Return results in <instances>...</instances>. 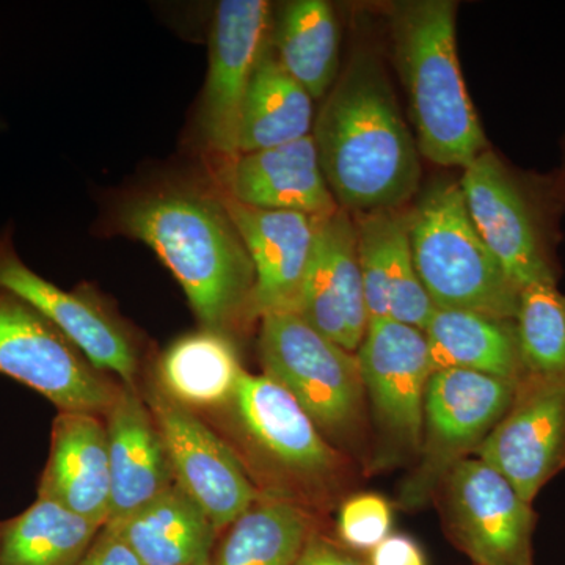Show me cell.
Here are the masks:
<instances>
[{
	"instance_id": "27",
	"label": "cell",
	"mask_w": 565,
	"mask_h": 565,
	"mask_svg": "<svg viewBox=\"0 0 565 565\" xmlns=\"http://www.w3.org/2000/svg\"><path fill=\"white\" fill-rule=\"evenodd\" d=\"M102 526L63 505L36 498L0 525V565H77Z\"/></svg>"
},
{
	"instance_id": "6",
	"label": "cell",
	"mask_w": 565,
	"mask_h": 565,
	"mask_svg": "<svg viewBox=\"0 0 565 565\" xmlns=\"http://www.w3.org/2000/svg\"><path fill=\"white\" fill-rule=\"evenodd\" d=\"M264 375L282 386L323 437L345 441L362 424L364 386L356 355L316 330L296 311L262 318Z\"/></svg>"
},
{
	"instance_id": "3",
	"label": "cell",
	"mask_w": 565,
	"mask_h": 565,
	"mask_svg": "<svg viewBox=\"0 0 565 565\" xmlns=\"http://www.w3.org/2000/svg\"><path fill=\"white\" fill-rule=\"evenodd\" d=\"M456 13L452 0L396 2L390 31L419 154L435 166L465 169L489 150V141L457 58Z\"/></svg>"
},
{
	"instance_id": "16",
	"label": "cell",
	"mask_w": 565,
	"mask_h": 565,
	"mask_svg": "<svg viewBox=\"0 0 565 565\" xmlns=\"http://www.w3.org/2000/svg\"><path fill=\"white\" fill-rule=\"evenodd\" d=\"M296 313L345 351H359L370 318L351 212L319 218Z\"/></svg>"
},
{
	"instance_id": "31",
	"label": "cell",
	"mask_w": 565,
	"mask_h": 565,
	"mask_svg": "<svg viewBox=\"0 0 565 565\" xmlns=\"http://www.w3.org/2000/svg\"><path fill=\"white\" fill-rule=\"evenodd\" d=\"M77 565H143L114 527L103 526Z\"/></svg>"
},
{
	"instance_id": "35",
	"label": "cell",
	"mask_w": 565,
	"mask_h": 565,
	"mask_svg": "<svg viewBox=\"0 0 565 565\" xmlns=\"http://www.w3.org/2000/svg\"><path fill=\"white\" fill-rule=\"evenodd\" d=\"M3 128V120H2V117H0V129Z\"/></svg>"
},
{
	"instance_id": "21",
	"label": "cell",
	"mask_w": 565,
	"mask_h": 565,
	"mask_svg": "<svg viewBox=\"0 0 565 565\" xmlns=\"http://www.w3.org/2000/svg\"><path fill=\"white\" fill-rule=\"evenodd\" d=\"M114 527L143 565H212L218 531L174 482Z\"/></svg>"
},
{
	"instance_id": "19",
	"label": "cell",
	"mask_w": 565,
	"mask_h": 565,
	"mask_svg": "<svg viewBox=\"0 0 565 565\" xmlns=\"http://www.w3.org/2000/svg\"><path fill=\"white\" fill-rule=\"evenodd\" d=\"M110 514L117 525L174 484L166 445L150 407L136 386H120L106 414Z\"/></svg>"
},
{
	"instance_id": "30",
	"label": "cell",
	"mask_w": 565,
	"mask_h": 565,
	"mask_svg": "<svg viewBox=\"0 0 565 565\" xmlns=\"http://www.w3.org/2000/svg\"><path fill=\"white\" fill-rule=\"evenodd\" d=\"M392 531V505L381 494L349 498L340 511L338 533L348 548L374 550Z\"/></svg>"
},
{
	"instance_id": "2",
	"label": "cell",
	"mask_w": 565,
	"mask_h": 565,
	"mask_svg": "<svg viewBox=\"0 0 565 565\" xmlns=\"http://www.w3.org/2000/svg\"><path fill=\"white\" fill-rule=\"evenodd\" d=\"M311 137L341 210L353 215L403 210L418 192V145L374 55L352 58L327 93Z\"/></svg>"
},
{
	"instance_id": "11",
	"label": "cell",
	"mask_w": 565,
	"mask_h": 565,
	"mask_svg": "<svg viewBox=\"0 0 565 565\" xmlns=\"http://www.w3.org/2000/svg\"><path fill=\"white\" fill-rule=\"evenodd\" d=\"M444 486L449 534L476 565H534L533 503L500 471L481 459H463Z\"/></svg>"
},
{
	"instance_id": "10",
	"label": "cell",
	"mask_w": 565,
	"mask_h": 565,
	"mask_svg": "<svg viewBox=\"0 0 565 565\" xmlns=\"http://www.w3.org/2000/svg\"><path fill=\"white\" fill-rule=\"evenodd\" d=\"M269 40V2H218L210 35V66L196 114L200 141L218 162L239 154L245 95Z\"/></svg>"
},
{
	"instance_id": "29",
	"label": "cell",
	"mask_w": 565,
	"mask_h": 565,
	"mask_svg": "<svg viewBox=\"0 0 565 565\" xmlns=\"http://www.w3.org/2000/svg\"><path fill=\"white\" fill-rule=\"evenodd\" d=\"M385 296L388 319L426 330L435 311L418 273H416L411 239H408L407 211L401 212L393 230L385 269Z\"/></svg>"
},
{
	"instance_id": "13",
	"label": "cell",
	"mask_w": 565,
	"mask_h": 565,
	"mask_svg": "<svg viewBox=\"0 0 565 565\" xmlns=\"http://www.w3.org/2000/svg\"><path fill=\"white\" fill-rule=\"evenodd\" d=\"M148 407L166 445L174 482L203 509L218 533L232 526L259 500L239 457L191 408L161 388L148 394Z\"/></svg>"
},
{
	"instance_id": "7",
	"label": "cell",
	"mask_w": 565,
	"mask_h": 565,
	"mask_svg": "<svg viewBox=\"0 0 565 565\" xmlns=\"http://www.w3.org/2000/svg\"><path fill=\"white\" fill-rule=\"evenodd\" d=\"M356 360L377 435L375 467L418 457L424 399L434 374L426 334L393 319H373Z\"/></svg>"
},
{
	"instance_id": "26",
	"label": "cell",
	"mask_w": 565,
	"mask_h": 565,
	"mask_svg": "<svg viewBox=\"0 0 565 565\" xmlns=\"http://www.w3.org/2000/svg\"><path fill=\"white\" fill-rule=\"evenodd\" d=\"M226 530L212 565H292L316 533L313 515L280 494L259 498Z\"/></svg>"
},
{
	"instance_id": "28",
	"label": "cell",
	"mask_w": 565,
	"mask_h": 565,
	"mask_svg": "<svg viewBox=\"0 0 565 565\" xmlns=\"http://www.w3.org/2000/svg\"><path fill=\"white\" fill-rule=\"evenodd\" d=\"M515 330L523 375L565 381V294L556 285L523 288Z\"/></svg>"
},
{
	"instance_id": "25",
	"label": "cell",
	"mask_w": 565,
	"mask_h": 565,
	"mask_svg": "<svg viewBox=\"0 0 565 565\" xmlns=\"http://www.w3.org/2000/svg\"><path fill=\"white\" fill-rule=\"evenodd\" d=\"M274 32L270 44L282 68L311 98H323L340 66V29L332 6L323 0L286 3Z\"/></svg>"
},
{
	"instance_id": "18",
	"label": "cell",
	"mask_w": 565,
	"mask_h": 565,
	"mask_svg": "<svg viewBox=\"0 0 565 565\" xmlns=\"http://www.w3.org/2000/svg\"><path fill=\"white\" fill-rule=\"evenodd\" d=\"M222 200L255 270L248 318L296 311L319 218L300 212L258 210L225 195Z\"/></svg>"
},
{
	"instance_id": "5",
	"label": "cell",
	"mask_w": 565,
	"mask_h": 565,
	"mask_svg": "<svg viewBox=\"0 0 565 565\" xmlns=\"http://www.w3.org/2000/svg\"><path fill=\"white\" fill-rule=\"evenodd\" d=\"M459 184L476 232L511 280L520 289L556 285L555 223L565 203L559 178L523 177L489 148L465 167Z\"/></svg>"
},
{
	"instance_id": "1",
	"label": "cell",
	"mask_w": 565,
	"mask_h": 565,
	"mask_svg": "<svg viewBox=\"0 0 565 565\" xmlns=\"http://www.w3.org/2000/svg\"><path fill=\"white\" fill-rule=\"evenodd\" d=\"M114 232L147 245L180 282L202 329L225 333L248 318L255 270L221 192L166 182L126 196Z\"/></svg>"
},
{
	"instance_id": "12",
	"label": "cell",
	"mask_w": 565,
	"mask_h": 565,
	"mask_svg": "<svg viewBox=\"0 0 565 565\" xmlns=\"http://www.w3.org/2000/svg\"><path fill=\"white\" fill-rule=\"evenodd\" d=\"M230 408L256 456L289 482L327 489L340 478L341 456L313 419L282 386L266 375H241Z\"/></svg>"
},
{
	"instance_id": "20",
	"label": "cell",
	"mask_w": 565,
	"mask_h": 565,
	"mask_svg": "<svg viewBox=\"0 0 565 565\" xmlns=\"http://www.w3.org/2000/svg\"><path fill=\"white\" fill-rule=\"evenodd\" d=\"M99 415L58 412L39 498L106 526L110 514L109 444Z\"/></svg>"
},
{
	"instance_id": "24",
	"label": "cell",
	"mask_w": 565,
	"mask_h": 565,
	"mask_svg": "<svg viewBox=\"0 0 565 565\" xmlns=\"http://www.w3.org/2000/svg\"><path fill=\"white\" fill-rule=\"evenodd\" d=\"M244 374L225 333L202 329L174 341L159 362V388L184 407H215L232 401Z\"/></svg>"
},
{
	"instance_id": "4",
	"label": "cell",
	"mask_w": 565,
	"mask_h": 565,
	"mask_svg": "<svg viewBox=\"0 0 565 565\" xmlns=\"http://www.w3.org/2000/svg\"><path fill=\"white\" fill-rule=\"evenodd\" d=\"M416 273L438 310L515 319L522 289L476 232L456 181H437L407 211Z\"/></svg>"
},
{
	"instance_id": "33",
	"label": "cell",
	"mask_w": 565,
	"mask_h": 565,
	"mask_svg": "<svg viewBox=\"0 0 565 565\" xmlns=\"http://www.w3.org/2000/svg\"><path fill=\"white\" fill-rule=\"evenodd\" d=\"M370 565H426L422 548L403 534H390L371 550Z\"/></svg>"
},
{
	"instance_id": "9",
	"label": "cell",
	"mask_w": 565,
	"mask_h": 565,
	"mask_svg": "<svg viewBox=\"0 0 565 565\" xmlns=\"http://www.w3.org/2000/svg\"><path fill=\"white\" fill-rule=\"evenodd\" d=\"M0 374L73 414L106 415L120 392L50 319L2 288Z\"/></svg>"
},
{
	"instance_id": "8",
	"label": "cell",
	"mask_w": 565,
	"mask_h": 565,
	"mask_svg": "<svg viewBox=\"0 0 565 565\" xmlns=\"http://www.w3.org/2000/svg\"><path fill=\"white\" fill-rule=\"evenodd\" d=\"M516 382L465 370L430 375L419 462L401 490L405 508H419L430 500L449 471L484 441L511 405Z\"/></svg>"
},
{
	"instance_id": "23",
	"label": "cell",
	"mask_w": 565,
	"mask_h": 565,
	"mask_svg": "<svg viewBox=\"0 0 565 565\" xmlns=\"http://www.w3.org/2000/svg\"><path fill=\"white\" fill-rule=\"evenodd\" d=\"M315 99L275 57L267 44L245 95L239 126V154L280 147L310 137Z\"/></svg>"
},
{
	"instance_id": "34",
	"label": "cell",
	"mask_w": 565,
	"mask_h": 565,
	"mask_svg": "<svg viewBox=\"0 0 565 565\" xmlns=\"http://www.w3.org/2000/svg\"><path fill=\"white\" fill-rule=\"evenodd\" d=\"M559 182L563 185V191L565 193V159H564V170L563 173L559 174Z\"/></svg>"
},
{
	"instance_id": "15",
	"label": "cell",
	"mask_w": 565,
	"mask_h": 565,
	"mask_svg": "<svg viewBox=\"0 0 565 565\" xmlns=\"http://www.w3.org/2000/svg\"><path fill=\"white\" fill-rule=\"evenodd\" d=\"M13 223L0 230V288L13 292L50 319L82 355L122 385L136 386L139 351L125 323L87 292L63 291L31 269L14 247Z\"/></svg>"
},
{
	"instance_id": "17",
	"label": "cell",
	"mask_w": 565,
	"mask_h": 565,
	"mask_svg": "<svg viewBox=\"0 0 565 565\" xmlns=\"http://www.w3.org/2000/svg\"><path fill=\"white\" fill-rule=\"evenodd\" d=\"M214 188L245 206L323 218L340 210L323 178L313 137L218 163Z\"/></svg>"
},
{
	"instance_id": "22",
	"label": "cell",
	"mask_w": 565,
	"mask_h": 565,
	"mask_svg": "<svg viewBox=\"0 0 565 565\" xmlns=\"http://www.w3.org/2000/svg\"><path fill=\"white\" fill-rule=\"evenodd\" d=\"M424 334L434 373L465 370L509 381L523 377L515 319L435 308Z\"/></svg>"
},
{
	"instance_id": "14",
	"label": "cell",
	"mask_w": 565,
	"mask_h": 565,
	"mask_svg": "<svg viewBox=\"0 0 565 565\" xmlns=\"http://www.w3.org/2000/svg\"><path fill=\"white\" fill-rule=\"evenodd\" d=\"M527 503L565 470V381L523 375L503 418L476 448Z\"/></svg>"
},
{
	"instance_id": "32",
	"label": "cell",
	"mask_w": 565,
	"mask_h": 565,
	"mask_svg": "<svg viewBox=\"0 0 565 565\" xmlns=\"http://www.w3.org/2000/svg\"><path fill=\"white\" fill-rule=\"evenodd\" d=\"M292 565H370L353 555L351 548L338 544L332 539L319 534H311L302 552Z\"/></svg>"
}]
</instances>
